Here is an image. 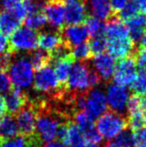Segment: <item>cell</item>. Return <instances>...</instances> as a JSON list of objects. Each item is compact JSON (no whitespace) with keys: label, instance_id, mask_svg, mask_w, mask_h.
Returning <instances> with one entry per match:
<instances>
[{"label":"cell","instance_id":"24","mask_svg":"<svg viewBox=\"0 0 146 147\" xmlns=\"http://www.w3.org/2000/svg\"><path fill=\"white\" fill-rule=\"evenodd\" d=\"M21 20L12 13L6 11L0 12V31L5 35H11L20 26Z\"/></svg>","mask_w":146,"mask_h":147},{"label":"cell","instance_id":"37","mask_svg":"<svg viewBox=\"0 0 146 147\" xmlns=\"http://www.w3.org/2000/svg\"><path fill=\"white\" fill-rule=\"evenodd\" d=\"M111 9L116 12H121L126 5L128 4L129 0H109Z\"/></svg>","mask_w":146,"mask_h":147},{"label":"cell","instance_id":"21","mask_svg":"<svg viewBox=\"0 0 146 147\" xmlns=\"http://www.w3.org/2000/svg\"><path fill=\"white\" fill-rule=\"evenodd\" d=\"M61 142L66 147H87L88 145L82 132L72 121L67 125L66 132Z\"/></svg>","mask_w":146,"mask_h":147},{"label":"cell","instance_id":"42","mask_svg":"<svg viewBox=\"0 0 146 147\" xmlns=\"http://www.w3.org/2000/svg\"><path fill=\"white\" fill-rule=\"evenodd\" d=\"M140 41H141V45H142L143 48H146V29L144 30V32H143L142 36H141Z\"/></svg>","mask_w":146,"mask_h":147},{"label":"cell","instance_id":"17","mask_svg":"<svg viewBox=\"0 0 146 147\" xmlns=\"http://www.w3.org/2000/svg\"><path fill=\"white\" fill-rule=\"evenodd\" d=\"M88 32L84 26L81 24L68 25L64 28L62 33L63 41L66 42L67 46L74 47L82 43H85L88 38Z\"/></svg>","mask_w":146,"mask_h":147},{"label":"cell","instance_id":"30","mask_svg":"<svg viewBox=\"0 0 146 147\" xmlns=\"http://www.w3.org/2000/svg\"><path fill=\"white\" fill-rule=\"evenodd\" d=\"M130 86L135 95L146 96V72H139Z\"/></svg>","mask_w":146,"mask_h":147},{"label":"cell","instance_id":"3","mask_svg":"<svg viewBox=\"0 0 146 147\" xmlns=\"http://www.w3.org/2000/svg\"><path fill=\"white\" fill-rule=\"evenodd\" d=\"M60 82L51 66L46 65L37 69L34 74L33 87L40 94L50 95L54 97V100L60 99L64 96L60 90Z\"/></svg>","mask_w":146,"mask_h":147},{"label":"cell","instance_id":"31","mask_svg":"<svg viewBox=\"0 0 146 147\" xmlns=\"http://www.w3.org/2000/svg\"><path fill=\"white\" fill-rule=\"evenodd\" d=\"M29 59L33 67L36 68V69H39L43 66L48 65V62L50 60V55L42 50H34L32 52L31 56L29 57Z\"/></svg>","mask_w":146,"mask_h":147},{"label":"cell","instance_id":"33","mask_svg":"<svg viewBox=\"0 0 146 147\" xmlns=\"http://www.w3.org/2000/svg\"><path fill=\"white\" fill-rule=\"evenodd\" d=\"M89 47H90V50H91V53H93L94 55L103 53L106 50L105 38L102 36L93 37V39H92L89 44Z\"/></svg>","mask_w":146,"mask_h":147},{"label":"cell","instance_id":"18","mask_svg":"<svg viewBox=\"0 0 146 147\" xmlns=\"http://www.w3.org/2000/svg\"><path fill=\"white\" fill-rule=\"evenodd\" d=\"M28 102V98L26 94L19 89H11L8 93H6L4 103H5L6 112L9 115L16 114L20 111Z\"/></svg>","mask_w":146,"mask_h":147},{"label":"cell","instance_id":"10","mask_svg":"<svg viewBox=\"0 0 146 147\" xmlns=\"http://www.w3.org/2000/svg\"><path fill=\"white\" fill-rule=\"evenodd\" d=\"M127 111H128L127 124L131 131L134 132L144 127L146 122L142 97L135 94L130 96L128 104H127Z\"/></svg>","mask_w":146,"mask_h":147},{"label":"cell","instance_id":"35","mask_svg":"<svg viewBox=\"0 0 146 147\" xmlns=\"http://www.w3.org/2000/svg\"><path fill=\"white\" fill-rule=\"evenodd\" d=\"M138 11H139L138 7H137V6L135 5L131 0H129V2L126 5V7H125L124 9L120 12V16L123 20L126 21L127 19H129L130 17H132V16H134L135 14L138 13Z\"/></svg>","mask_w":146,"mask_h":147},{"label":"cell","instance_id":"38","mask_svg":"<svg viewBox=\"0 0 146 147\" xmlns=\"http://www.w3.org/2000/svg\"><path fill=\"white\" fill-rule=\"evenodd\" d=\"M9 50V40L7 39L5 34L0 31V56L8 53Z\"/></svg>","mask_w":146,"mask_h":147},{"label":"cell","instance_id":"32","mask_svg":"<svg viewBox=\"0 0 146 147\" xmlns=\"http://www.w3.org/2000/svg\"><path fill=\"white\" fill-rule=\"evenodd\" d=\"M70 53L73 58L78 60H86L89 58L90 55L92 54L89 44H87L86 42L72 47V50L70 51Z\"/></svg>","mask_w":146,"mask_h":147},{"label":"cell","instance_id":"15","mask_svg":"<svg viewBox=\"0 0 146 147\" xmlns=\"http://www.w3.org/2000/svg\"><path fill=\"white\" fill-rule=\"evenodd\" d=\"M62 36L55 31H45L38 35V46L50 56L62 47Z\"/></svg>","mask_w":146,"mask_h":147},{"label":"cell","instance_id":"19","mask_svg":"<svg viewBox=\"0 0 146 147\" xmlns=\"http://www.w3.org/2000/svg\"><path fill=\"white\" fill-rule=\"evenodd\" d=\"M104 38L105 40H119L128 38L129 32L126 25L119 19H111L106 25H104Z\"/></svg>","mask_w":146,"mask_h":147},{"label":"cell","instance_id":"13","mask_svg":"<svg viewBox=\"0 0 146 147\" xmlns=\"http://www.w3.org/2000/svg\"><path fill=\"white\" fill-rule=\"evenodd\" d=\"M64 11L65 22L69 25L81 24L87 18V7L83 0H66Z\"/></svg>","mask_w":146,"mask_h":147},{"label":"cell","instance_id":"27","mask_svg":"<svg viewBox=\"0 0 146 147\" xmlns=\"http://www.w3.org/2000/svg\"><path fill=\"white\" fill-rule=\"evenodd\" d=\"M46 18L42 11L28 14L25 17V26L32 30L41 29L46 25Z\"/></svg>","mask_w":146,"mask_h":147},{"label":"cell","instance_id":"23","mask_svg":"<svg viewBox=\"0 0 146 147\" xmlns=\"http://www.w3.org/2000/svg\"><path fill=\"white\" fill-rule=\"evenodd\" d=\"M19 133L16 120L12 115H3L0 117V137L1 140L15 137Z\"/></svg>","mask_w":146,"mask_h":147},{"label":"cell","instance_id":"7","mask_svg":"<svg viewBox=\"0 0 146 147\" xmlns=\"http://www.w3.org/2000/svg\"><path fill=\"white\" fill-rule=\"evenodd\" d=\"M137 65L133 58L126 57L121 59L115 66L113 80L114 83L122 87L130 86L137 77Z\"/></svg>","mask_w":146,"mask_h":147},{"label":"cell","instance_id":"44","mask_svg":"<svg viewBox=\"0 0 146 147\" xmlns=\"http://www.w3.org/2000/svg\"><path fill=\"white\" fill-rule=\"evenodd\" d=\"M87 147H99V146L96 145V144H88Z\"/></svg>","mask_w":146,"mask_h":147},{"label":"cell","instance_id":"34","mask_svg":"<svg viewBox=\"0 0 146 147\" xmlns=\"http://www.w3.org/2000/svg\"><path fill=\"white\" fill-rule=\"evenodd\" d=\"M11 81L5 72V70H0V94H6L11 90Z\"/></svg>","mask_w":146,"mask_h":147},{"label":"cell","instance_id":"20","mask_svg":"<svg viewBox=\"0 0 146 147\" xmlns=\"http://www.w3.org/2000/svg\"><path fill=\"white\" fill-rule=\"evenodd\" d=\"M126 25L127 29L129 32V36L133 40V42L135 41L140 40L141 36H142L143 32L146 29V15L143 13H137L134 16L130 17L129 19H127Z\"/></svg>","mask_w":146,"mask_h":147},{"label":"cell","instance_id":"8","mask_svg":"<svg viewBox=\"0 0 146 147\" xmlns=\"http://www.w3.org/2000/svg\"><path fill=\"white\" fill-rule=\"evenodd\" d=\"M16 123H17L19 132L22 135L33 136L36 134V107L33 102H27V104L20 111L16 113Z\"/></svg>","mask_w":146,"mask_h":147},{"label":"cell","instance_id":"29","mask_svg":"<svg viewBox=\"0 0 146 147\" xmlns=\"http://www.w3.org/2000/svg\"><path fill=\"white\" fill-rule=\"evenodd\" d=\"M84 22H85L84 27L87 30L88 35H91L92 37L102 36L104 32V24L102 23L101 20L95 17H89L86 18Z\"/></svg>","mask_w":146,"mask_h":147},{"label":"cell","instance_id":"28","mask_svg":"<svg viewBox=\"0 0 146 147\" xmlns=\"http://www.w3.org/2000/svg\"><path fill=\"white\" fill-rule=\"evenodd\" d=\"M31 136L27 137L24 135H17L9 139H3L0 141V147H31Z\"/></svg>","mask_w":146,"mask_h":147},{"label":"cell","instance_id":"11","mask_svg":"<svg viewBox=\"0 0 146 147\" xmlns=\"http://www.w3.org/2000/svg\"><path fill=\"white\" fill-rule=\"evenodd\" d=\"M54 57L53 70L56 74L60 83H66L71 70L73 67V57L71 56L70 51L66 47H61L56 53L52 55Z\"/></svg>","mask_w":146,"mask_h":147},{"label":"cell","instance_id":"9","mask_svg":"<svg viewBox=\"0 0 146 147\" xmlns=\"http://www.w3.org/2000/svg\"><path fill=\"white\" fill-rule=\"evenodd\" d=\"M106 100L107 105L111 108L113 112L122 114L127 109L130 95L125 87L113 83L107 86L106 89Z\"/></svg>","mask_w":146,"mask_h":147},{"label":"cell","instance_id":"12","mask_svg":"<svg viewBox=\"0 0 146 147\" xmlns=\"http://www.w3.org/2000/svg\"><path fill=\"white\" fill-rule=\"evenodd\" d=\"M92 66H93L94 73L99 77L100 80H109L113 76L115 70V58L109 53H100L94 56L92 59Z\"/></svg>","mask_w":146,"mask_h":147},{"label":"cell","instance_id":"39","mask_svg":"<svg viewBox=\"0 0 146 147\" xmlns=\"http://www.w3.org/2000/svg\"><path fill=\"white\" fill-rule=\"evenodd\" d=\"M41 147H66V146H65L61 141H58V140H56V141L47 142V143L44 144V145H41Z\"/></svg>","mask_w":146,"mask_h":147},{"label":"cell","instance_id":"16","mask_svg":"<svg viewBox=\"0 0 146 147\" xmlns=\"http://www.w3.org/2000/svg\"><path fill=\"white\" fill-rule=\"evenodd\" d=\"M106 41V50H108L110 55L114 58H126L132 53L134 49V42L128 38L119 39V40H105Z\"/></svg>","mask_w":146,"mask_h":147},{"label":"cell","instance_id":"22","mask_svg":"<svg viewBox=\"0 0 146 147\" xmlns=\"http://www.w3.org/2000/svg\"><path fill=\"white\" fill-rule=\"evenodd\" d=\"M86 7L90 11L92 17L97 18L101 21L109 19L112 13L109 0H87Z\"/></svg>","mask_w":146,"mask_h":147},{"label":"cell","instance_id":"26","mask_svg":"<svg viewBox=\"0 0 146 147\" xmlns=\"http://www.w3.org/2000/svg\"><path fill=\"white\" fill-rule=\"evenodd\" d=\"M94 120L84 110H77L72 114V122L78 127V129L82 132V134L90 131L95 128Z\"/></svg>","mask_w":146,"mask_h":147},{"label":"cell","instance_id":"6","mask_svg":"<svg viewBox=\"0 0 146 147\" xmlns=\"http://www.w3.org/2000/svg\"><path fill=\"white\" fill-rule=\"evenodd\" d=\"M107 109L106 94L99 88H92L84 94V111L92 119L101 116Z\"/></svg>","mask_w":146,"mask_h":147},{"label":"cell","instance_id":"36","mask_svg":"<svg viewBox=\"0 0 146 147\" xmlns=\"http://www.w3.org/2000/svg\"><path fill=\"white\" fill-rule=\"evenodd\" d=\"M134 135V147H146V127L133 132Z\"/></svg>","mask_w":146,"mask_h":147},{"label":"cell","instance_id":"4","mask_svg":"<svg viewBox=\"0 0 146 147\" xmlns=\"http://www.w3.org/2000/svg\"><path fill=\"white\" fill-rule=\"evenodd\" d=\"M128 127L127 119L122 114L108 111L97 118L96 130L102 138L114 139Z\"/></svg>","mask_w":146,"mask_h":147},{"label":"cell","instance_id":"14","mask_svg":"<svg viewBox=\"0 0 146 147\" xmlns=\"http://www.w3.org/2000/svg\"><path fill=\"white\" fill-rule=\"evenodd\" d=\"M42 12L46 18V22L53 28H61L65 23L64 4L59 0L50 1L43 6Z\"/></svg>","mask_w":146,"mask_h":147},{"label":"cell","instance_id":"43","mask_svg":"<svg viewBox=\"0 0 146 147\" xmlns=\"http://www.w3.org/2000/svg\"><path fill=\"white\" fill-rule=\"evenodd\" d=\"M143 108H144V115H145V122H146V97L143 99Z\"/></svg>","mask_w":146,"mask_h":147},{"label":"cell","instance_id":"2","mask_svg":"<svg viewBox=\"0 0 146 147\" xmlns=\"http://www.w3.org/2000/svg\"><path fill=\"white\" fill-rule=\"evenodd\" d=\"M34 69L31 61L28 57L20 56L11 60L8 65V76L10 78L11 84L16 89L25 90L33 84Z\"/></svg>","mask_w":146,"mask_h":147},{"label":"cell","instance_id":"41","mask_svg":"<svg viewBox=\"0 0 146 147\" xmlns=\"http://www.w3.org/2000/svg\"><path fill=\"white\" fill-rule=\"evenodd\" d=\"M105 147H126V146H123V145H121V144L117 143V142L114 141V140H112V141L108 142Z\"/></svg>","mask_w":146,"mask_h":147},{"label":"cell","instance_id":"46","mask_svg":"<svg viewBox=\"0 0 146 147\" xmlns=\"http://www.w3.org/2000/svg\"><path fill=\"white\" fill-rule=\"evenodd\" d=\"M0 141H1V137H0Z\"/></svg>","mask_w":146,"mask_h":147},{"label":"cell","instance_id":"40","mask_svg":"<svg viewBox=\"0 0 146 147\" xmlns=\"http://www.w3.org/2000/svg\"><path fill=\"white\" fill-rule=\"evenodd\" d=\"M6 108H5V103H4V98L0 94V117L5 115Z\"/></svg>","mask_w":146,"mask_h":147},{"label":"cell","instance_id":"45","mask_svg":"<svg viewBox=\"0 0 146 147\" xmlns=\"http://www.w3.org/2000/svg\"><path fill=\"white\" fill-rule=\"evenodd\" d=\"M51 1H56V0H51Z\"/></svg>","mask_w":146,"mask_h":147},{"label":"cell","instance_id":"5","mask_svg":"<svg viewBox=\"0 0 146 147\" xmlns=\"http://www.w3.org/2000/svg\"><path fill=\"white\" fill-rule=\"evenodd\" d=\"M9 46L16 52H33L38 46V34L26 26L19 27L11 34Z\"/></svg>","mask_w":146,"mask_h":147},{"label":"cell","instance_id":"25","mask_svg":"<svg viewBox=\"0 0 146 147\" xmlns=\"http://www.w3.org/2000/svg\"><path fill=\"white\" fill-rule=\"evenodd\" d=\"M0 8L3 11L12 13L20 20L26 17L24 0H0Z\"/></svg>","mask_w":146,"mask_h":147},{"label":"cell","instance_id":"1","mask_svg":"<svg viewBox=\"0 0 146 147\" xmlns=\"http://www.w3.org/2000/svg\"><path fill=\"white\" fill-rule=\"evenodd\" d=\"M99 77L91 71L87 64L78 62L73 64L69 77L66 81V87L71 94H84L90 89L95 88L99 84Z\"/></svg>","mask_w":146,"mask_h":147}]
</instances>
